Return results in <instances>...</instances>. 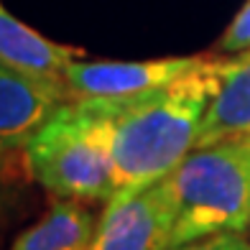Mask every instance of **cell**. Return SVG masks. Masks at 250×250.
<instances>
[{"mask_svg":"<svg viewBox=\"0 0 250 250\" xmlns=\"http://www.w3.org/2000/svg\"><path fill=\"white\" fill-rule=\"evenodd\" d=\"M222 62L204 54L187 77L168 87L130 97H92L112 133L118 174L112 199H128L164 181L194 151L204 112L220 84Z\"/></svg>","mask_w":250,"mask_h":250,"instance_id":"cell-1","label":"cell"},{"mask_svg":"<svg viewBox=\"0 0 250 250\" xmlns=\"http://www.w3.org/2000/svg\"><path fill=\"white\" fill-rule=\"evenodd\" d=\"M23 153L31 176L54 197L107 204L118 194L110 123L92 100L62 105Z\"/></svg>","mask_w":250,"mask_h":250,"instance_id":"cell-2","label":"cell"},{"mask_svg":"<svg viewBox=\"0 0 250 250\" xmlns=\"http://www.w3.org/2000/svg\"><path fill=\"white\" fill-rule=\"evenodd\" d=\"M174 199L171 248L250 227V141L194 148L166 176Z\"/></svg>","mask_w":250,"mask_h":250,"instance_id":"cell-3","label":"cell"},{"mask_svg":"<svg viewBox=\"0 0 250 250\" xmlns=\"http://www.w3.org/2000/svg\"><path fill=\"white\" fill-rule=\"evenodd\" d=\"M174 222V199L164 179L128 199L107 202L87 250H171Z\"/></svg>","mask_w":250,"mask_h":250,"instance_id":"cell-4","label":"cell"},{"mask_svg":"<svg viewBox=\"0 0 250 250\" xmlns=\"http://www.w3.org/2000/svg\"><path fill=\"white\" fill-rule=\"evenodd\" d=\"M72 100L64 79L0 62V156L26 151L36 133Z\"/></svg>","mask_w":250,"mask_h":250,"instance_id":"cell-5","label":"cell"},{"mask_svg":"<svg viewBox=\"0 0 250 250\" xmlns=\"http://www.w3.org/2000/svg\"><path fill=\"white\" fill-rule=\"evenodd\" d=\"M202 56H161L143 62H84L66 66L64 82L72 97H130L179 82L202 62Z\"/></svg>","mask_w":250,"mask_h":250,"instance_id":"cell-6","label":"cell"},{"mask_svg":"<svg viewBox=\"0 0 250 250\" xmlns=\"http://www.w3.org/2000/svg\"><path fill=\"white\" fill-rule=\"evenodd\" d=\"M235 138L250 141V51L225 56L194 148Z\"/></svg>","mask_w":250,"mask_h":250,"instance_id":"cell-7","label":"cell"},{"mask_svg":"<svg viewBox=\"0 0 250 250\" xmlns=\"http://www.w3.org/2000/svg\"><path fill=\"white\" fill-rule=\"evenodd\" d=\"M77 59H82L79 49L41 36L0 3V62L41 77L64 79L66 66Z\"/></svg>","mask_w":250,"mask_h":250,"instance_id":"cell-8","label":"cell"},{"mask_svg":"<svg viewBox=\"0 0 250 250\" xmlns=\"http://www.w3.org/2000/svg\"><path fill=\"white\" fill-rule=\"evenodd\" d=\"M95 230L97 217L84 207V202L56 197L49 212L21 232L10 250H87Z\"/></svg>","mask_w":250,"mask_h":250,"instance_id":"cell-9","label":"cell"},{"mask_svg":"<svg viewBox=\"0 0 250 250\" xmlns=\"http://www.w3.org/2000/svg\"><path fill=\"white\" fill-rule=\"evenodd\" d=\"M217 51H222L225 56L250 51V0L240 5V10L230 21V26L225 28V33L217 41Z\"/></svg>","mask_w":250,"mask_h":250,"instance_id":"cell-10","label":"cell"},{"mask_svg":"<svg viewBox=\"0 0 250 250\" xmlns=\"http://www.w3.org/2000/svg\"><path fill=\"white\" fill-rule=\"evenodd\" d=\"M171 250H250V237L245 232H217L176 245Z\"/></svg>","mask_w":250,"mask_h":250,"instance_id":"cell-11","label":"cell"},{"mask_svg":"<svg viewBox=\"0 0 250 250\" xmlns=\"http://www.w3.org/2000/svg\"><path fill=\"white\" fill-rule=\"evenodd\" d=\"M248 232H250V227H248Z\"/></svg>","mask_w":250,"mask_h":250,"instance_id":"cell-12","label":"cell"}]
</instances>
